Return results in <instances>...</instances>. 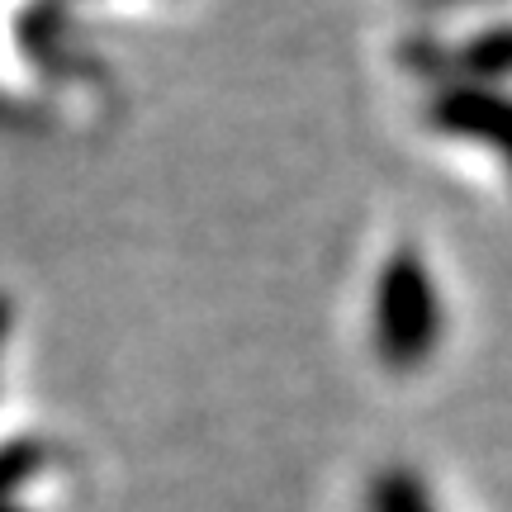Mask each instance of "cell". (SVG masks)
Masks as SVG:
<instances>
[{
    "label": "cell",
    "mask_w": 512,
    "mask_h": 512,
    "mask_svg": "<svg viewBox=\"0 0 512 512\" xmlns=\"http://www.w3.org/2000/svg\"><path fill=\"white\" fill-rule=\"evenodd\" d=\"M370 512H437V508H432V494L422 489L418 475L384 470V475L370 484Z\"/></svg>",
    "instance_id": "cell-4"
},
{
    "label": "cell",
    "mask_w": 512,
    "mask_h": 512,
    "mask_svg": "<svg viewBox=\"0 0 512 512\" xmlns=\"http://www.w3.org/2000/svg\"><path fill=\"white\" fill-rule=\"evenodd\" d=\"M441 72H451L456 81H479V86H498L512 76V24L484 29L470 43H460L441 57Z\"/></svg>",
    "instance_id": "cell-3"
},
{
    "label": "cell",
    "mask_w": 512,
    "mask_h": 512,
    "mask_svg": "<svg viewBox=\"0 0 512 512\" xmlns=\"http://www.w3.org/2000/svg\"><path fill=\"white\" fill-rule=\"evenodd\" d=\"M446 337V309H441L437 275L427 256L399 247L375 275L370 299V342L389 370H422L437 356Z\"/></svg>",
    "instance_id": "cell-1"
},
{
    "label": "cell",
    "mask_w": 512,
    "mask_h": 512,
    "mask_svg": "<svg viewBox=\"0 0 512 512\" xmlns=\"http://www.w3.org/2000/svg\"><path fill=\"white\" fill-rule=\"evenodd\" d=\"M441 5H451V0H441Z\"/></svg>",
    "instance_id": "cell-5"
},
{
    "label": "cell",
    "mask_w": 512,
    "mask_h": 512,
    "mask_svg": "<svg viewBox=\"0 0 512 512\" xmlns=\"http://www.w3.org/2000/svg\"><path fill=\"white\" fill-rule=\"evenodd\" d=\"M427 119L465 143L494 152L512 181V95L498 86H479V81H446L432 100Z\"/></svg>",
    "instance_id": "cell-2"
}]
</instances>
